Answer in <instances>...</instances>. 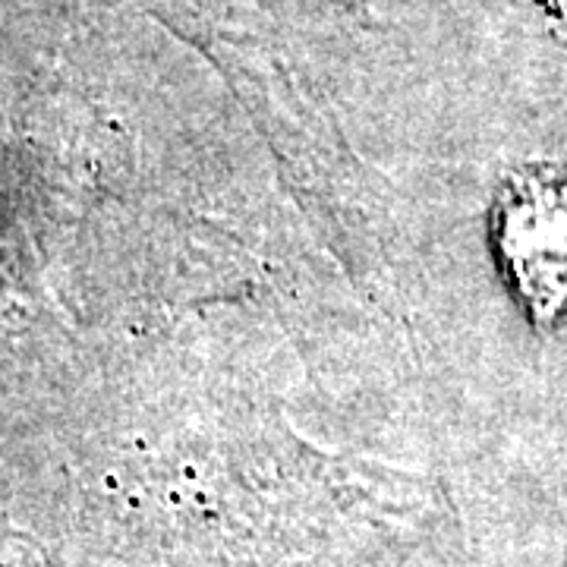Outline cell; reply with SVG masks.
Returning a JSON list of instances; mask_svg holds the SVG:
<instances>
[{
    "label": "cell",
    "instance_id": "obj_1",
    "mask_svg": "<svg viewBox=\"0 0 567 567\" xmlns=\"http://www.w3.org/2000/svg\"><path fill=\"white\" fill-rule=\"evenodd\" d=\"M495 240L511 284L536 322L567 312V174H524L495 208Z\"/></svg>",
    "mask_w": 567,
    "mask_h": 567
}]
</instances>
